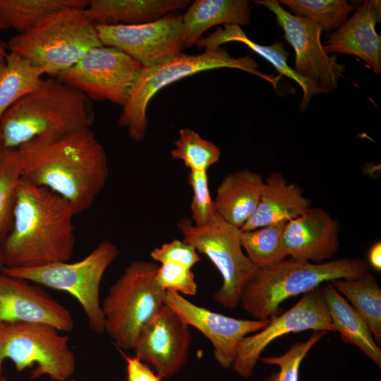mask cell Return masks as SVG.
<instances>
[{
	"mask_svg": "<svg viewBox=\"0 0 381 381\" xmlns=\"http://www.w3.org/2000/svg\"><path fill=\"white\" fill-rule=\"evenodd\" d=\"M8 28L6 23L0 18V31Z\"/></svg>",
	"mask_w": 381,
	"mask_h": 381,
	"instance_id": "obj_41",
	"label": "cell"
},
{
	"mask_svg": "<svg viewBox=\"0 0 381 381\" xmlns=\"http://www.w3.org/2000/svg\"><path fill=\"white\" fill-rule=\"evenodd\" d=\"M278 2L289 8L292 14L313 21L322 32L339 28L358 6L346 0H280Z\"/></svg>",
	"mask_w": 381,
	"mask_h": 381,
	"instance_id": "obj_30",
	"label": "cell"
},
{
	"mask_svg": "<svg viewBox=\"0 0 381 381\" xmlns=\"http://www.w3.org/2000/svg\"><path fill=\"white\" fill-rule=\"evenodd\" d=\"M178 227L183 241L207 256L222 277V285L214 293V300L225 308L234 309L240 304L245 286L258 269L243 251L241 229L218 214L209 224L200 226L182 219Z\"/></svg>",
	"mask_w": 381,
	"mask_h": 381,
	"instance_id": "obj_10",
	"label": "cell"
},
{
	"mask_svg": "<svg viewBox=\"0 0 381 381\" xmlns=\"http://www.w3.org/2000/svg\"><path fill=\"white\" fill-rule=\"evenodd\" d=\"M89 0H0V18L18 34L66 8H85Z\"/></svg>",
	"mask_w": 381,
	"mask_h": 381,
	"instance_id": "obj_28",
	"label": "cell"
},
{
	"mask_svg": "<svg viewBox=\"0 0 381 381\" xmlns=\"http://www.w3.org/2000/svg\"><path fill=\"white\" fill-rule=\"evenodd\" d=\"M6 53L7 52H6V47L4 43L0 40V61L4 59Z\"/></svg>",
	"mask_w": 381,
	"mask_h": 381,
	"instance_id": "obj_39",
	"label": "cell"
},
{
	"mask_svg": "<svg viewBox=\"0 0 381 381\" xmlns=\"http://www.w3.org/2000/svg\"><path fill=\"white\" fill-rule=\"evenodd\" d=\"M158 267L151 262H132L101 304L104 332L120 349L133 350L142 330L165 304L166 291L156 280Z\"/></svg>",
	"mask_w": 381,
	"mask_h": 381,
	"instance_id": "obj_7",
	"label": "cell"
},
{
	"mask_svg": "<svg viewBox=\"0 0 381 381\" xmlns=\"http://www.w3.org/2000/svg\"><path fill=\"white\" fill-rule=\"evenodd\" d=\"M84 9L59 11L32 29L13 36L7 43L9 52L42 68L49 76L67 70L90 50L102 46Z\"/></svg>",
	"mask_w": 381,
	"mask_h": 381,
	"instance_id": "obj_6",
	"label": "cell"
},
{
	"mask_svg": "<svg viewBox=\"0 0 381 381\" xmlns=\"http://www.w3.org/2000/svg\"><path fill=\"white\" fill-rule=\"evenodd\" d=\"M0 381H6V378L3 377L2 375L0 376Z\"/></svg>",
	"mask_w": 381,
	"mask_h": 381,
	"instance_id": "obj_42",
	"label": "cell"
},
{
	"mask_svg": "<svg viewBox=\"0 0 381 381\" xmlns=\"http://www.w3.org/2000/svg\"><path fill=\"white\" fill-rule=\"evenodd\" d=\"M182 23L185 47H190L213 26L249 25L250 3L246 0H196L182 16Z\"/></svg>",
	"mask_w": 381,
	"mask_h": 381,
	"instance_id": "obj_23",
	"label": "cell"
},
{
	"mask_svg": "<svg viewBox=\"0 0 381 381\" xmlns=\"http://www.w3.org/2000/svg\"><path fill=\"white\" fill-rule=\"evenodd\" d=\"M22 178L21 163L16 149L0 147V245L12 225L13 212L18 183Z\"/></svg>",
	"mask_w": 381,
	"mask_h": 381,
	"instance_id": "obj_31",
	"label": "cell"
},
{
	"mask_svg": "<svg viewBox=\"0 0 381 381\" xmlns=\"http://www.w3.org/2000/svg\"><path fill=\"white\" fill-rule=\"evenodd\" d=\"M188 182L193 189L190 205L193 224L199 226L206 225L217 214L210 195L207 172L190 171Z\"/></svg>",
	"mask_w": 381,
	"mask_h": 381,
	"instance_id": "obj_34",
	"label": "cell"
},
{
	"mask_svg": "<svg viewBox=\"0 0 381 381\" xmlns=\"http://www.w3.org/2000/svg\"><path fill=\"white\" fill-rule=\"evenodd\" d=\"M255 3L271 11L283 29L284 38L295 52L294 70L322 93L336 89L345 70L336 56H329L321 41L322 29L313 21L285 10L276 0Z\"/></svg>",
	"mask_w": 381,
	"mask_h": 381,
	"instance_id": "obj_13",
	"label": "cell"
},
{
	"mask_svg": "<svg viewBox=\"0 0 381 381\" xmlns=\"http://www.w3.org/2000/svg\"><path fill=\"white\" fill-rule=\"evenodd\" d=\"M264 183L261 174L249 169L226 175L219 185L214 200L217 214L241 229L256 211Z\"/></svg>",
	"mask_w": 381,
	"mask_h": 381,
	"instance_id": "obj_21",
	"label": "cell"
},
{
	"mask_svg": "<svg viewBox=\"0 0 381 381\" xmlns=\"http://www.w3.org/2000/svg\"><path fill=\"white\" fill-rule=\"evenodd\" d=\"M369 265L375 270L381 271V242L377 241L370 248L368 255Z\"/></svg>",
	"mask_w": 381,
	"mask_h": 381,
	"instance_id": "obj_38",
	"label": "cell"
},
{
	"mask_svg": "<svg viewBox=\"0 0 381 381\" xmlns=\"http://www.w3.org/2000/svg\"><path fill=\"white\" fill-rule=\"evenodd\" d=\"M64 381H77V380H64Z\"/></svg>",
	"mask_w": 381,
	"mask_h": 381,
	"instance_id": "obj_45",
	"label": "cell"
},
{
	"mask_svg": "<svg viewBox=\"0 0 381 381\" xmlns=\"http://www.w3.org/2000/svg\"><path fill=\"white\" fill-rule=\"evenodd\" d=\"M6 359L14 363L18 372L32 368V379L47 375L64 381L75 368L68 337L43 323L0 322V376Z\"/></svg>",
	"mask_w": 381,
	"mask_h": 381,
	"instance_id": "obj_9",
	"label": "cell"
},
{
	"mask_svg": "<svg viewBox=\"0 0 381 381\" xmlns=\"http://www.w3.org/2000/svg\"><path fill=\"white\" fill-rule=\"evenodd\" d=\"M340 225L327 211L313 207L287 222L283 232V249L286 258L321 263L328 261L339 246Z\"/></svg>",
	"mask_w": 381,
	"mask_h": 381,
	"instance_id": "obj_18",
	"label": "cell"
},
{
	"mask_svg": "<svg viewBox=\"0 0 381 381\" xmlns=\"http://www.w3.org/2000/svg\"><path fill=\"white\" fill-rule=\"evenodd\" d=\"M186 0H90L84 9L94 25H136L187 7Z\"/></svg>",
	"mask_w": 381,
	"mask_h": 381,
	"instance_id": "obj_22",
	"label": "cell"
},
{
	"mask_svg": "<svg viewBox=\"0 0 381 381\" xmlns=\"http://www.w3.org/2000/svg\"><path fill=\"white\" fill-rule=\"evenodd\" d=\"M2 146L1 145V136H0V147Z\"/></svg>",
	"mask_w": 381,
	"mask_h": 381,
	"instance_id": "obj_44",
	"label": "cell"
},
{
	"mask_svg": "<svg viewBox=\"0 0 381 381\" xmlns=\"http://www.w3.org/2000/svg\"><path fill=\"white\" fill-rule=\"evenodd\" d=\"M240 42L248 46L251 50L269 61L279 72L295 80L303 90V97L299 109L304 111L309 105L313 96L322 93L309 81L298 75L287 63L289 53L284 48V44L277 42L272 45L265 46L251 40L243 30L237 25H224V28H218L209 36L200 39L196 44L200 49L217 48L226 42Z\"/></svg>",
	"mask_w": 381,
	"mask_h": 381,
	"instance_id": "obj_24",
	"label": "cell"
},
{
	"mask_svg": "<svg viewBox=\"0 0 381 381\" xmlns=\"http://www.w3.org/2000/svg\"><path fill=\"white\" fill-rule=\"evenodd\" d=\"M326 331H314L306 341L296 342L278 356L260 357L259 361L268 365H278V371L272 373L263 381H298L299 368L308 353L324 336Z\"/></svg>",
	"mask_w": 381,
	"mask_h": 381,
	"instance_id": "obj_33",
	"label": "cell"
},
{
	"mask_svg": "<svg viewBox=\"0 0 381 381\" xmlns=\"http://www.w3.org/2000/svg\"><path fill=\"white\" fill-rule=\"evenodd\" d=\"M156 280L164 289L187 296H195L198 285L191 268L177 263H164L158 267Z\"/></svg>",
	"mask_w": 381,
	"mask_h": 381,
	"instance_id": "obj_35",
	"label": "cell"
},
{
	"mask_svg": "<svg viewBox=\"0 0 381 381\" xmlns=\"http://www.w3.org/2000/svg\"><path fill=\"white\" fill-rule=\"evenodd\" d=\"M94 117L91 101L85 95L49 76L4 114L0 120L1 145L17 149L37 138L90 128Z\"/></svg>",
	"mask_w": 381,
	"mask_h": 381,
	"instance_id": "obj_3",
	"label": "cell"
},
{
	"mask_svg": "<svg viewBox=\"0 0 381 381\" xmlns=\"http://www.w3.org/2000/svg\"><path fill=\"white\" fill-rule=\"evenodd\" d=\"M286 222H279L241 233L243 249L250 261L262 268L286 258L283 249V232Z\"/></svg>",
	"mask_w": 381,
	"mask_h": 381,
	"instance_id": "obj_29",
	"label": "cell"
},
{
	"mask_svg": "<svg viewBox=\"0 0 381 381\" xmlns=\"http://www.w3.org/2000/svg\"><path fill=\"white\" fill-rule=\"evenodd\" d=\"M174 144L171 158L181 160L190 171L207 172L220 158L221 151L215 144L189 128L180 129L179 138Z\"/></svg>",
	"mask_w": 381,
	"mask_h": 381,
	"instance_id": "obj_32",
	"label": "cell"
},
{
	"mask_svg": "<svg viewBox=\"0 0 381 381\" xmlns=\"http://www.w3.org/2000/svg\"><path fill=\"white\" fill-rule=\"evenodd\" d=\"M368 325L377 344H381V289L368 271L363 275L330 282Z\"/></svg>",
	"mask_w": 381,
	"mask_h": 381,
	"instance_id": "obj_26",
	"label": "cell"
},
{
	"mask_svg": "<svg viewBox=\"0 0 381 381\" xmlns=\"http://www.w3.org/2000/svg\"><path fill=\"white\" fill-rule=\"evenodd\" d=\"M118 247L104 240L87 256L75 262H61L35 267L7 268L3 272L52 289L72 295L85 314L89 328L104 332V316L99 301L102 279L119 255Z\"/></svg>",
	"mask_w": 381,
	"mask_h": 381,
	"instance_id": "obj_8",
	"label": "cell"
},
{
	"mask_svg": "<svg viewBox=\"0 0 381 381\" xmlns=\"http://www.w3.org/2000/svg\"><path fill=\"white\" fill-rule=\"evenodd\" d=\"M150 256L161 264L177 263L189 268H192L200 260L198 251L193 246L178 239H174L154 248Z\"/></svg>",
	"mask_w": 381,
	"mask_h": 381,
	"instance_id": "obj_36",
	"label": "cell"
},
{
	"mask_svg": "<svg viewBox=\"0 0 381 381\" xmlns=\"http://www.w3.org/2000/svg\"><path fill=\"white\" fill-rule=\"evenodd\" d=\"M375 381H381V378L380 377H377Z\"/></svg>",
	"mask_w": 381,
	"mask_h": 381,
	"instance_id": "obj_43",
	"label": "cell"
},
{
	"mask_svg": "<svg viewBox=\"0 0 381 381\" xmlns=\"http://www.w3.org/2000/svg\"><path fill=\"white\" fill-rule=\"evenodd\" d=\"M4 267H5L4 260L1 246L0 245V272H1Z\"/></svg>",
	"mask_w": 381,
	"mask_h": 381,
	"instance_id": "obj_40",
	"label": "cell"
},
{
	"mask_svg": "<svg viewBox=\"0 0 381 381\" xmlns=\"http://www.w3.org/2000/svg\"><path fill=\"white\" fill-rule=\"evenodd\" d=\"M44 74L18 54L6 53L0 61V120L8 108L37 87Z\"/></svg>",
	"mask_w": 381,
	"mask_h": 381,
	"instance_id": "obj_27",
	"label": "cell"
},
{
	"mask_svg": "<svg viewBox=\"0 0 381 381\" xmlns=\"http://www.w3.org/2000/svg\"><path fill=\"white\" fill-rule=\"evenodd\" d=\"M381 19V2L365 0L354 13L325 41L329 54L339 53L357 56L377 74L381 73V38L375 25Z\"/></svg>",
	"mask_w": 381,
	"mask_h": 381,
	"instance_id": "obj_19",
	"label": "cell"
},
{
	"mask_svg": "<svg viewBox=\"0 0 381 381\" xmlns=\"http://www.w3.org/2000/svg\"><path fill=\"white\" fill-rule=\"evenodd\" d=\"M0 322L47 324L71 332V312L42 288L25 279L0 272Z\"/></svg>",
	"mask_w": 381,
	"mask_h": 381,
	"instance_id": "obj_17",
	"label": "cell"
},
{
	"mask_svg": "<svg viewBox=\"0 0 381 381\" xmlns=\"http://www.w3.org/2000/svg\"><path fill=\"white\" fill-rule=\"evenodd\" d=\"M75 215L67 200L21 178L11 228L1 245L5 267L68 262L75 246Z\"/></svg>",
	"mask_w": 381,
	"mask_h": 381,
	"instance_id": "obj_2",
	"label": "cell"
},
{
	"mask_svg": "<svg viewBox=\"0 0 381 381\" xmlns=\"http://www.w3.org/2000/svg\"><path fill=\"white\" fill-rule=\"evenodd\" d=\"M104 46L125 52L143 68L161 64L185 47L182 16L167 14L136 25H95Z\"/></svg>",
	"mask_w": 381,
	"mask_h": 381,
	"instance_id": "obj_14",
	"label": "cell"
},
{
	"mask_svg": "<svg viewBox=\"0 0 381 381\" xmlns=\"http://www.w3.org/2000/svg\"><path fill=\"white\" fill-rule=\"evenodd\" d=\"M123 355L126 363L127 381H161L162 378L136 356Z\"/></svg>",
	"mask_w": 381,
	"mask_h": 381,
	"instance_id": "obj_37",
	"label": "cell"
},
{
	"mask_svg": "<svg viewBox=\"0 0 381 381\" xmlns=\"http://www.w3.org/2000/svg\"><path fill=\"white\" fill-rule=\"evenodd\" d=\"M320 289L332 322L341 339L357 346L380 369L381 349L367 323L330 282L321 285Z\"/></svg>",
	"mask_w": 381,
	"mask_h": 381,
	"instance_id": "obj_25",
	"label": "cell"
},
{
	"mask_svg": "<svg viewBox=\"0 0 381 381\" xmlns=\"http://www.w3.org/2000/svg\"><path fill=\"white\" fill-rule=\"evenodd\" d=\"M310 329L337 332L320 286L303 294L286 311L270 318L263 329L244 337L231 368L241 377L250 378L261 353L274 340L289 333Z\"/></svg>",
	"mask_w": 381,
	"mask_h": 381,
	"instance_id": "obj_12",
	"label": "cell"
},
{
	"mask_svg": "<svg viewBox=\"0 0 381 381\" xmlns=\"http://www.w3.org/2000/svg\"><path fill=\"white\" fill-rule=\"evenodd\" d=\"M190 343L189 325L165 303L142 330L133 351L161 378H169L186 365Z\"/></svg>",
	"mask_w": 381,
	"mask_h": 381,
	"instance_id": "obj_15",
	"label": "cell"
},
{
	"mask_svg": "<svg viewBox=\"0 0 381 381\" xmlns=\"http://www.w3.org/2000/svg\"><path fill=\"white\" fill-rule=\"evenodd\" d=\"M143 68L125 52L102 45L92 49L54 77L78 90L90 101L108 100L123 107Z\"/></svg>",
	"mask_w": 381,
	"mask_h": 381,
	"instance_id": "obj_11",
	"label": "cell"
},
{
	"mask_svg": "<svg viewBox=\"0 0 381 381\" xmlns=\"http://www.w3.org/2000/svg\"><path fill=\"white\" fill-rule=\"evenodd\" d=\"M165 303L210 341L215 360L224 368L231 367L243 339L263 329L270 321L237 319L217 313L171 290L166 291Z\"/></svg>",
	"mask_w": 381,
	"mask_h": 381,
	"instance_id": "obj_16",
	"label": "cell"
},
{
	"mask_svg": "<svg viewBox=\"0 0 381 381\" xmlns=\"http://www.w3.org/2000/svg\"><path fill=\"white\" fill-rule=\"evenodd\" d=\"M220 68L244 71L259 77L277 88L280 75L261 72L251 57L235 58L219 47L205 49L199 54L180 53L155 66L143 68L129 98L123 107L118 124L126 129L129 137L140 142L145 139L148 124L147 108L150 101L160 90L183 78Z\"/></svg>",
	"mask_w": 381,
	"mask_h": 381,
	"instance_id": "obj_5",
	"label": "cell"
},
{
	"mask_svg": "<svg viewBox=\"0 0 381 381\" xmlns=\"http://www.w3.org/2000/svg\"><path fill=\"white\" fill-rule=\"evenodd\" d=\"M310 207V200L299 186L289 181L282 172H272L265 181L256 211L240 229L245 231L287 222L303 215Z\"/></svg>",
	"mask_w": 381,
	"mask_h": 381,
	"instance_id": "obj_20",
	"label": "cell"
},
{
	"mask_svg": "<svg viewBox=\"0 0 381 381\" xmlns=\"http://www.w3.org/2000/svg\"><path fill=\"white\" fill-rule=\"evenodd\" d=\"M368 268V264L359 258L321 263L285 258L258 268L245 286L240 303L255 320H268L282 313L279 306L285 300L337 279L360 277Z\"/></svg>",
	"mask_w": 381,
	"mask_h": 381,
	"instance_id": "obj_4",
	"label": "cell"
},
{
	"mask_svg": "<svg viewBox=\"0 0 381 381\" xmlns=\"http://www.w3.org/2000/svg\"><path fill=\"white\" fill-rule=\"evenodd\" d=\"M16 150L22 178L67 200L75 214L91 207L108 179L106 151L90 128L37 138Z\"/></svg>",
	"mask_w": 381,
	"mask_h": 381,
	"instance_id": "obj_1",
	"label": "cell"
}]
</instances>
